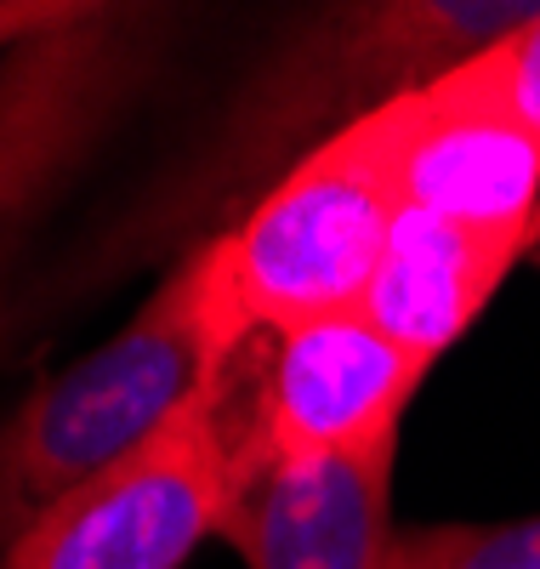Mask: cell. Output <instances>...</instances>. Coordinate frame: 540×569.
<instances>
[{
  "label": "cell",
  "instance_id": "3957f363",
  "mask_svg": "<svg viewBox=\"0 0 540 569\" xmlns=\"http://www.w3.org/2000/svg\"><path fill=\"white\" fill-rule=\"evenodd\" d=\"M228 461L233 399L222 365L154 445L52 507L12 541L0 569H182L193 547L217 536Z\"/></svg>",
  "mask_w": 540,
  "mask_h": 569
},
{
  "label": "cell",
  "instance_id": "9c48e42d",
  "mask_svg": "<svg viewBox=\"0 0 540 569\" xmlns=\"http://www.w3.org/2000/svg\"><path fill=\"white\" fill-rule=\"evenodd\" d=\"M483 63H489V74H496V91H501L507 114L529 137H540V7L518 29H507L496 46H483Z\"/></svg>",
  "mask_w": 540,
  "mask_h": 569
},
{
  "label": "cell",
  "instance_id": "5b68a950",
  "mask_svg": "<svg viewBox=\"0 0 540 569\" xmlns=\"http://www.w3.org/2000/svg\"><path fill=\"white\" fill-rule=\"evenodd\" d=\"M399 206L540 240V137L496 91L483 52L381 103Z\"/></svg>",
  "mask_w": 540,
  "mask_h": 569
},
{
  "label": "cell",
  "instance_id": "ba28073f",
  "mask_svg": "<svg viewBox=\"0 0 540 569\" xmlns=\"http://www.w3.org/2000/svg\"><path fill=\"white\" fill-rule=\"evenodd\" d=\"M381 569H540V512L496 518V525L399 530Z\"/></svg>",
  "mask_w": 540,
  "mask_h": 569
},
{
  "label": "cell",
  "instance_id": "7a4b0ae2",
  "mask_svg": "<svg viewBox=\"0 0 540 569\" xmlns=\"http://www.w3.org/2000/svg\"><path fill=\"white\" fill-rule=\"evenodd\" d=\"M381 109L302 154L211 240L222 313L239 342L353 313L399 222Z\"/></svg>",
  "mask_w": 540,
  "mask_h": 569
},
{
  "label": "cell",
  "instance_id": "277c9868",
  "mask_svg": "<svg viewBox=\"0 0 540 569\" xmlns=\"http://www.w3.org/2000/svg\"><path fill=\"white\" fill-rule=\"evenodd\" d=\"M392 461L399 439L370 450L284 456L233 416V461L217 536L244 569H381L392 547Z\"/></svg>",
  "mask_w": 540,
  "mask_h": 569
},
{
  "label": "cell",
  "instance_id": "52a82bcc",
  "mask_svg": "<svg viewBox=\"0 0 540 569\" xmlns=\"http://www.w3.org/2000/svg\"><path fill=\"white\" fill-rule=\"evenodd\" d=\"M529 246L534 233H501V228L427 217V211H399L381 268L364 291V313L399 348L438 365L472 330V319L489 308V297L507 284V273Z\"/></svg>",
  "mask_w": 540,
  "mask_h": 569
},
{
  "label": "cell",
  "instance_id": "8992f818",
  "mask_svg": "<svg viewBox=\"0 0 540 569\" xmlns=\"http://www.w3.org/2000/svg\"><path fill=\"white\" fill-rule=\"evenodd\" d=\"M427 359L399 348L353 308L273 337L262 359V393L244 416L251 439L284 456L370 450L399 439L404 410L427 382Z\"/></svg>",
  "mask_w": 540,
  "mask_h": 569
},
{
  "label": "cell",
  "instance_id": "6da1fadb",
  "mask_svg": "<svg viewBox=\"0 0 540 569\" xmlns=\"http://www.w3.org/2000/svg\"><path fill=\"white\" fill-rule=\"evenodd\" d=\"M239 348L211 240H200L103 348L0 421V558L74 490L154 445Z\"/></svg>",
  "mask_w": 540,
  "mask_h": 569
}]
</instances>
